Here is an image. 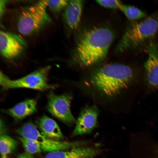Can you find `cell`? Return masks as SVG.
<instances>
[{
    "label": "cell",
    "mask_w": 158,
    "mask_h": 158,
    "mask_svg": "<svg viewBox=\"0 0 158 158\" xmlns=\"http://www.w3.org/2000/svg\"><path fill=\"white\" fill-rule=\"evenodd\" d=\"M114 34L105 28L84 30L79 35L74 51L75 57L81 65H92L106 57L114 38Z\"/></svg>",
    "instance_id": "6da1fadb"
},
{
    "label": "cell",
    "mask_w": 158,
    "mask_h": 158,
    "mask_svg": "<svg viewBox=\"0 0 158 158\" xmlns=\"http://www.w3.org/2000/svg\"><path fill=\"white\" fill-rule=\"evenodd\" d=\"M135 73L130 66L111 63L95 69L90 78L92 85L108 96H113L126 88L133 81Z\"/></svg>",
    "instance_id": "7a4b0ae2"
},
{
    "label": "cell",
    "mask_w": 158,
    "mask_h": 158,
    "mask_svg": "<svg viewBox=\"0 0 158 158\" xmlns=\"http://www.w3.org/2000/svg\"><path fill=\"white\" fill-rule=\"evenodd\" d=\"M158 30V11L140 22L131 24L117 44L116 51L123 53L138 48L151 40Z\"/></svg>",
    "instance_id": "3957f363"
},
{
    "label": "cell",
    "mask_w": 158,
    "mask_h": 158,
    "mask_svg": "<svg viewBox=\"0 0 158 158\" xmlns=\"http://www.w3.org/2000/svg\"><path fill=\"white\" fill-rule=\"evenodd\" d=\"M47 6V0H42L23 10L17 23L19 32L24 35H30L51 23V19L46 11Z\"/></svg>",
    "instance_id": "277c9868"
},
{
    "label": "cell",
    "mask_w": 158,
    "mask_h": 158,
    "mask_svg": "<svg viewBox=\"0 0 158 158\" xmlns=\"http://www.w3.org/2000/svg\"><path fill=\"white\" fill-rule=\"evenodd\" d=\"M46 66L20 78L11 80L0 73V84L3 89L25 88L40 90L54 89L55 86L48 83V76L51 69Z\"/></svg>",
    "instance_id": "5b68a950"
},
{
    "label": "cell",
    "mask_w": 158,
    "mask_h": 158,
    "mask_svg": "<svg viewBox=\"0 0 158 158\" xmlns=\"http://www.w3.org/2000/svg\"><path fill=\"white\" fill-rule=\"evenodd\" d=\"M16 131L21 136L35 141L40 145L42 150L48 152L76 147L83 144L79 141H63L49 138L40 132L30 122L26 123Z\"/></svg>",
    "instance_id": "8992f818"
},
{
    "label": "cell",
    "mask_w": 158,
    "mask_h": 158,
    "mask_svg": "<svg viewBox=\"0 0 158 158\" xmlns=\"http://www.w3.org/2000/svg\"><path fill=\"white\" fill-rule=\"evenodd\" d=\"M47 109L53 116L68 125L76 122L70 109L72 97L69 94L56 95L50 91L47 95Z\"/></svg>",
    "instance_id": "52a82bcc"
},
{
    "label": "cell",
    "mask_w": 158,
    "mask_h": 158,
    "mask_svg": "<svg viewBox=\"0 0 158 158\" xmlns=\"http://www.w3.org/2000/svg\"><path fill=\"white\" fill-rule=\"evenodd\" d=\"M27 45L26 41L17 35L1 31L0 32V51L5 58L11 59L19 56Z\"/></svg>",
    "instance_id": "ba28073f"
},
{
    "label": "cell",
    "mask_w": 158,
    "mask_h": 158,
    "mask_svg": "<svg viewBox=\"0 0 158 158\" xmlns=\"http://www.w3.org/2000/svg\"><path fill=\"white\" fill-rule=\"evenodd\" d=\"M146 44L148 57L144 66L147 80L151 86L158 88V45L152 40Z\"/></svg>",
    "instance_id": "9c48e42d"
},
{
    "label": "cell",
    "mask_w": 158,
    "mask_h": 158,
    "mask_svg": "<svg viewBox=\"0 0 158 158\" xmlns=\"http://www.w3.org/2000/svg\"><path fill=\"white\" fill-rule=\"evenodd\" d=\"M98 114V110L94 106L83 109L76 121L73 135H83L91 132L97 124Z\"/></svg>",
    "instance_id": "30bf717a"
},
{
    "label": "cell",
    "mask_w": 158,
    "mask_h": 158,
    "mask_svg": "<svg viewBox=\"0 0 158 158\" xmlns=\"http://www.w3.org/2000/svg\"><path fill=\"white\" fill-rule=\"evenodd\" d=\"M98 152L93 148L77 147L68 151L58 150L49 152L43 158H88L94 157Z\"/></svg>",
    "instance_id": "8fae6325"
},
{
    "label": "cell",
    "mask_w": 158,
    "mask_h": 158,
    "mask_svg": "<svg viewBox=\"0 0 158 158\" xmlns=\"http://www.w3.org/2000/svg\"><path fill=\"white\" fill-rule=\"evenodd\" d=\"M83 1H69L63 13V17L67 25L73 30L79 26L82 14Z\"/></svg>",
    "instance_id": "7c38bea8"
},
{
    "label": "cell",
    "mask_w": 158,
    "mask_h": 158,
    "mask_svg": "<svg viewBox=\"0 0 158 158\" xmlns=\"http://www.w3.org/2000/svg\"><path fill=\"white\" fill-rule=\"evenodd\" d=\"M37 104L35 99H28L12 108L2 109V111L15 119H21L35 112L37 110Z\"/></svg>",
    "instance_id": "4fadbf2b"
},
{
    "label": "cell",
    "mask_w": 158,
    "mask_h": 158,
    "mask_svg": "<svg viewBox=\"0 0 158 158\" xmlns=\"http://www.w3.org/2000/svg\"><path fill=\"white\" fill-rule=\"evenodd\" d=\"M37 122L41 132L48 138L56 140L63 138V135L59 126L53 119L44 115Z\"/></svg>",
    "instance_id": "5bb4252c"
},
{
    "label": "cell",
    "mask_w": 158,
    "mask_h": 158,
    "mask_svg": "<svg viewBox=\"0 0 158 158\" xmlns=\"http://www.w3.org/2000/svg\"><path fill=\"white\" fill-rule=\"evenodd\" d=\"M17 141L11 137L5 134L0 137V152L1 158H7L8 155L16 149Z\"/></svg>",
    "instance_id": "9a60e30c"
},
{
    "label": "cell",
    "mask_w": 158,
    "mask_h": 158,
    "mask_svg": "<svg viewBox=\"0 0 158 158\" xmlns=\"http://www.w3.org/2000/svg\"><path fill=\"white\" fill-rule=\"evenodd\" d=\"M129 19L136 20L145 17L146 14L138 8L132 6L121 5L119 8Z\"/></svg>",
    "instance_id": "2e32d148"
},
{
    "label": "cell",
    "mask_w": 158,
    "mask_h": 158,
    "mask_svg": "<svg viewBox=\"0 0 158 158\" xmlns=\"http://www.w3.org/2000/svg\"><path fill=\"white\" fill-rule=\"evenodd\" d=\"M18 139L21 142L26 152L31 154L40 153L42 149L40 145L30 139L20 136Z\"/></svg>",
    "instance_id": "e0dca14e"
},
{
    "label": "cell",
    "mask_w": 158,
    "mask_h": 158,
    "mask_svg": "<svg viewBox=\"0 0 158 158\" xmlns=\"http://www.w3.org/2000/svg\"><path fill=\"white\" fill-rule=\"evenodd\" d=\"M68 1L66 0H47V6L54 13H58L66 8Z\"/></svg>",
    "instance_id": "ac0fdd59"
},
{
    "label": "cell",
    "mask_w": 158,
    "mask_h": 158,
    "mask_svg": "<svg viewBox=\"0 0 158 158\" xmlns=\"http://www.w3.org/2000/svg\"><path fill=\"white\" fill-rule=\"evenodd\" d=\"M96 1L98 4L105 7L119 8L121 4V2L119 0H97Z\"/></svg>",
    "instance_id": "d6986e66"
},
{
    "label": "cell",
    "mask_w": 158,
    "mask_h": 158,
    "mask_svg": "<svg viewBox=\"0 0 158 158\" xmlns=\"http://www.w3.org/2000/svg\"><path fill=\"white\" fill-rule=\"evenodd\" d=\"M7 0H0V16L1 18L3 16L5 10Z\"/></svg>",
    "instance_id": "ffe728a7"
},
{
    "label": "cell",
    "mask_w": 158,
    "mask_h": 158,
    "mask_svg": "<svg viewBox=\"0 0 158 158\" xmlns=\"http://www.w3.org/2000/svg\"><path fill=\"white\" fill-rule=\"evenodd\" d=\"M17 158H35L32 154L27 152L21 153L18 155Z\"/></svg>",
    "instance_id": "44dd1931"
}]
</instances>
